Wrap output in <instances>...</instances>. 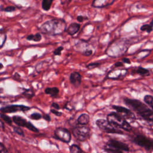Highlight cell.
<instances>
[{
	"label": "cell",
	"instance_id": "1",
	"mask_svg": "<svg viewBox=\"0 0 153 153\" xmlns=\"http://www.w3.org/2000/svg\"><path fill=\"white\" fill-rule=\"evenodd\" d=\"M123 100L126 105L136 112L143 120L148 122H152V109L149 108L147 105L138 99L125 97Z\"/></svg>",
	"mask_w": 153,
	"mask_h": 153
},
{
	"label": "cell",
	"instance_id": "2",
	"mask_svg": "<svg viewBox=\"0 0 153 153\" xmlns=\"http://www.w3.org/2000/svg\"><path fill=\"white\" fill-rule=\"evenodd\" d=\"M66 29V22L62 19H54L44 23L39 28L41 33L48 35H57L63 33Z\"/></svg>",
	"mask_w": 153,
	"mask_h": 153
},
{
	"label": "cell",
	"instance_id": "3",
	"mask_svg": "<svg viewBox=\"0 0 153 153\" xmlns=\"http://www.w3.org/2000/svg\"><path fill=\"white\" fill-rule=\"evenodd\" d=\"M106 118L108 121L121 129H123L126 131L132 130V127L129 123L117 112H112L108 114Z\"/></svg>",
	"mask_w": 153,
	"mask_h": 153
},
{
	"label": "cell",
	"instance_id": "4",
	"mask_svg": "<svg viewBox=\"0 0 153 153\" xmlns=\"http://www.w3.org/2000/svg\"><path fill=\"white\" fill-rule=\"evenodd\" d=\"M104 150L108 152L122 153L123 151L128 152L130 151L129 146L127 144L120 140L111 139L106 143Z\"/></svg>",
	"mask_w": 153,
	"mask_h": 153
},
{
	"label": "cell",
	"instance_id": "5",
	"mask_svg": "<svg viewBox=\"0 0 153 153\" xmlns=\"http://www.w3.org/2000/svg\"><path fill=\"white\" fill-rule=\"evenodd\" d=\"M97 126L103 131L107 133L123 134V131L121 128L114 126L113 124L105 119H98L96 121Z\"/></svg>",
	"mask_w": 153,
	"mask_h": 153
},
{
	"label": "cell",
	"instance_id": "6",
	"mask_svg": "<svg viewBox=\"0 0 153 153\" xmlns=\"http://www.w3.org/2000/svg\"><path fill=\"white\" fill-rule=\"evenodd\" d=\"M72 134L78 140L83 142L88 139L90 137V129L85 125L78 124L72 130Z\"/></svg>",
	"mask_w": 153,
	"mask_h": 153
},
{
	"label": "cell",
	"instance_id": "7",
	"mask_svg": "<svg viewBox=\"0 0 153 153\" xmlns=\"http://www.w3.org/2000/svg\"><path fill=\"white\" fill-rule=\"evenodd\" d=\"M132 141L137 145L144 148L146 151L152 149L153 142L149 138L140 134H136L132 139Z\"/></svg>",
	"mask_w": 153,
	"mask_h": 153
},
{
	"label": "cell",
	"instance_id": "8",
	"mask_svg": "<svg viewBox=\"0 0 153 153\" xmlns=\"http://www.w3.org/2000/svg\"><path fill=\"white\" fill-rule=\"evenodd\" d=\"M54 136L57 139L67 143L70 142L71 140V132L63 127H57L54 130Z\"/></svg>",
	"mask_w": 153,
	"mask_h": 153
},
{
	"label": "cell",
	"instance_id": "9",
	"mask_svg": "<svg viewBox=\"0 0 153 153\" xmlns=\"http://www.w3.org/2000/svg\"><path fill=\"white\" fill-rule=\"evenodd\" d=\"M112 108L114 109H115L118 114H119L121 117L124 118L126 120L130 119L132 121L136 120L135 115L130 109L118 105H112Z\"/></svg>",
	"mask_w": 153,
	"mask_h": 153
},
{
	"label": "cell",
	"instance_id": "10",
	"mask_svg": "<svg viewBox=\"0 0 153 153\" xmlns=\"http://www.w3.org/2000/svg\"><path fill=\"white\" fill-rule=\"evenodd\" d=\"M30 109V107L26 106L25 105H10L7 106L5 107H3L0 109V111L2 113H11L19 111H27Z\"/></svg>",
	"mask_w": 153,
	"mask_h": 153
},
{
	"label": "cell",
	"instance_id": "11",
	"mask_svg": "<svg viewBox=\"0 0 153 153\" xmlns=\"http://www.w3.org/2000/svg\"><path fill=\"white\" fill-rule=\"evenodd\" d=\"M81 75L77 72H72L69 76L71 83L75 87H78L81 84Z\"/></svg>",
	"mask_w": 153,
	"mask_h": 153
},
{
	"label": "cell",
	"instance_id": "12",
	"mask_svg": "<svg viewBox=\"0 0 153 153\" xmlns=\"http://www.w3.org/2000/svg\"><path fill=\"white\" fill-rule=\"evenodd\" d=\"M13 121L16 124L17 126L20 127H24L26 128H28L29 125L30 124V121H27L25 118L19 116H14L12 118Z\"/></svg>",
	"mask_w": 153,
	"mask_h": 153
},
{
	"label": "cell",
	"instance_id": "13",
	"mask_svg": "<svg viewBox=\"0 0 153 153\" xmlns=\"http://www.w3.org/2000/svg\"><path fill=\"white\" fill-rule=\"evenodd\" d=\"M80 29V25L77 23H71L68 27L66 29V32L69 35H74Z\"/></svg>",
	"mask_w": 153,
	"mask_h": 153
},
{
	"label": "cell",
	"instance_id": "14",
	"mask_svg": "<svg viewBox=\"0 0 153 153\" xmlns=\"http://www.w3.org/2000/svg\"><path fill=\"white\" fill-rule=\"evenodd\" d=\"M114 0H94L92 6L96 8H102L111 4Z\"/></svg>",
	"mask_w": 153,
	"mask_h": 153
},
{
	"label": "cell",
	"instance_id": "15",
	"mask_svg": "<svg viewBox=\"0 0 153 153\" xmlns=\"http://www.w3.org/2000/svg\"><path fill=\"white\" fill-rule=\"evenodd\" d=\"M90 121V117L87 114L83 113L77 118V123L81 125H86Z\"/></svg>",
	"mask_w": 153,
	"mask_h": 153
},
{
	"label": "cell",
	"instance_id": "16",
	"mask_svg": "<svg viewBox=\"0 0 153 153\" xmlns=\"http://www.w3.org/2000/svg\"><path fill=\"white\" fill-rule=\"evenodd\" d=\"M45 93L47 94H49L51 96H55L58 94L59 92V89L57 87H47L44 90Z\"/></svg>",
	"mask_w": 153,
	"mask_h": 153
},
{
	"label": "cell",
	"instance_id": "17",
	"mask_svg": "<svg viewBox=\"0 0 153 153\" xmlns=\"http://www.w3.org/2000/svg\"><path fill=\"white\" fill-rule=\"evenodd\" d=\"M135 73L140 75L142 76H148L150 75L149 71L146 68H142L141 66L138 67L135 71Z\"/></svg>",
	"mask_w": 153,
	"mask_h": 153
},
{
	"label": "cell",
	"instance_id": "18",
	"mask_svg": "<svg viewBox=\"0 0 153 153\" xmlns=\"http://www.w3.org/2000/svg\"><path fill=\"white\" fill-rule=\"evenodd\" d=\"M26 39L28 41H33L35 42H39L42 39V35L40 33H36L35 35L30 34L27 36Z\"/></svg>",
	"mask_w": 153,
	"mask_h": 153
},
{
	"label": "cell",
	"instance_id": "19",
	"mask_svg": "<svg viewBox=\"0 0 153 153\" xmlns=\"http://www.w3.org/2000/svg\"><path fill=\"white\" fill-rule=\"evenodd\" d=\"M53 0H42V8L45 11L50 10Z\"/></svg>",
	"mask_w": 153,
	"mask_h": 153
},
{
	"label": "cell",
	"instance_id": "20",
	"mask_svg": "<svg viewBox=\"0 0 153 153\" xmlns=\"http://www.w3.org/2000/svg\"><path fill=\"white\" fill-rule=\"evenodd\" d=\"M140 29L142 31H146L148 33H151L152 30V21L151 22L150 24L143 25Z\"/></svg>",
	"mask_w": 153,
	"mask_h": 153
},
{
	"label": "cell",
	"instance_id": "21",
	"mask_svg": "<svg viewBox=\"0 0 153 153\" xmlns=\"http://www.w3.org/2000/svg\"><path fill=\"white\" fill-rule=\"evenodd\" d=\"M143 100L144 102L151 108L152 109V102H153V97L151 95L146 94L143 97Z\"/></svg>",
	"mask_w": 153,
	"mask_h": 153
},
{
	"label": "cell",
	"instance_id": "22",
	"mask_svg": "<svg viewBox=\"0 0 153 153\" xmlns=\"http://www.w3.org/2000/svg\"><path fill=\"white\" fill-rule=\"evenodd\" d=\"M69 151L71 153H81L83 152L79 146L76 144H73L70 146Z\"/></svg>",
	"mask_w": 153,
	"mask_h": 153
},
{
	"label": "cell",
	"instance_id": "23",
	"mask_svg": "<svg viewBox=\"0 0 153 153\" xmlns=\"http://www.w3.org/2000/svg\"><path fill=\"white\" fill-rule=\"evenodd\" d=\"M23 94L25 97L30 99L33 96H34V92L32 89H25V91H23Z\"/></svg>",
	"mask_w": 153,
	"mask_h": 153
},
{
	"label": "cell",
	"instance_id": "24",
	"mask_svg": "<svg viewBox=\"0 0 153 153\" xmlns=\"http://www.w3.org/2000/svg\"><path fill=\"white\" fill-rule=\"evenodd\" d=\"M0 117L1 118L4 120L5 121V123H7L9 125H12V123H13V120H11V118L10 117H9L8 116L5 115V114H1L0 115Z\"/></svg>",
	"mask_w": 153,
	"mask_h": 153
},
{
	"label": "cell",
	"instance_id": "25",
	"mask_svg": "<svg viewBox=\"0 0 153 153\" xmlns=\"http://www.w3.org/2000/svg\"><path fill=\"white\" fill-rule=\"evenodd\" d=\"M100 65V63H98V62H92V63H89L88 65H87L86 66V67L88 69H94V68L99 67Z\"/></svg>",
	"mask_w": 153,
	"mask_h": 153
},
{
	"label": "cell",
	"instance_id": "26",
	"mask_svg": "<svg viewBox=\"0 0 153 153\" xmlns=\"http://www.w3.org/2000/svg\"><path fill=\"white\" fill-rule=\"evenodd\" d=\"M30 117L32 120H40L42 118V115L40 114L39 113H38V112H34V113H33L30 115Z\"/></svg>",
	"mask_w": 153,
	"mask_h": 153
},
{
	"label": "cell",
	"instance_id": "27",
	"mask_svg": "<svg viewBox=\"0 0 153 153\" xmlns=\"http://www.w3.org/2000/svg\"><path fill=\"white\" fill-rule=\"evenodd\" d=\"M63 50V47L62 46H59L57 48H56L53 51V54L54 56H60L62 54V51Z\"/></svg>",
	"mask_w": 153,
	"mask_h": 153
},
{
	"label": "cell",
	"instance_id": "28",
	"mask_svg": "<svg viewBox=\"0 0 153 153\" xmlns=\"http://www.w3.org/2000/svg\"><path fill=\"white\" fill-rule=\"evenodd\" d=\"M14 131L15 133H16L19 135L24 136L23 131V130L20 127H14Z\"/></svg>",
	"mask_w": 153,
	"mask_h": 153
},
{
	"label": "cell",
	"instance_id": "29",
	"mask_svg": "<svg viewBox=\"0 0 153 153\" xmlns=\"http://www.w3.org/2000/svg\"><path fill=\"white\" fill-rule=\"evenodd\" d=\"M92 53H93V51L91 50L86 49L82 52V54L84 56H89L92 54Z\"/></svg>",
	"mask_w": 153,
	"mask_h": 153
},
{
	"label": "cell",
	"instance_id": "30",
	"mask_svg": "<svg viewBox=\"0 0 153 153\" xmlns=\"http://www.w3.org/2000/svg\"><path fill=\"white\" fill-rule=\"evenodd\" d=\"M50 112H51V113H53V114H54L55 115L58 116V117H60V116H62V113L61 112H59V111H58L57 110L54 109H50Z\"/></svg>",
	"mask_w": 153,
	"mask_h": 153
},
{
	"label": "cell",
	"instance_id": "31",
	"mask_svg": "<svg viewBox=\"0 0 153 153\" xmlns=\"http://www.w3.org/2000/svg\"><path fill=\"white\" fill-rule=\"evenodd\" d=\"M15 10H16V8L14 7H13V6H9V7H6L4 9V11H6V12H11V11H15Z\"/></svg>",
	"mask_w": 153,
	"mask_h": 153
},
{
	"label": "cell",
	"instance_id": "32",
	"mask_svg": "<svg viewBox=\"0 0 153 153\" xmlns=\"http://www.w3.org/2000/svg\"><path fill=\"white\" fill-rule=\"evenodd\" d=\"M8 152V151L7 150L4 145L0 142V152L2 153V152Z\"/></svg>",
	"mask_w": 153,
	"mask_h": 153
},
{
	"label": "cell",
	"instance_id": "33",
	"mask_svg": "<svg viewBox=\"0 0 153 153\" xmlns=\"http://www.w3.org/2000/svg\"><path fill=\"white\" fill-rule=\"evenodd\" d=\"M42 118H43L45 121H47L48 122L51 121V117H50V115L48 114H45L43 115V116H42Z\"/></svg>",
	"mask_w": 153,
	"mask_h": 153
},
{
	"label": "cell",
	"instance_id": "34",
	"mask_svg": "<svg viewBox=\"0 0 153 153\" xmlns=\"http://www.w3.org/2000/svg\"><path fill=\"white\" fill-rule=\"evenodd\" d=\"M87 19V17H84L82 16H78L77 17H76V20L79 22H82L84 20Z\"/></svg>",
	"mask_w": 153,
	"mask_h": 153
},
{
	"label": "cell",
	"instance_id": "35",
	"mask_svg": "<svg viewBox=\"0 0 153 153\" xmlns=\"http://www.w3.org/2000/svg\"><path fill=\"white\" fill-rule=\"evenodd\" d=\"M51 106L53 109H56V110H59V109H60V106H59V104H58V103H55V102L52 103H51Z\"/></svg>",
	"mask_w": 153,
	"mask_h": 153
},
{
	"label": "cell",
	"instance_id": "36",
	"mask_svg": "<svg viewBox=\"0 0 153 153\" xmlns=\"http://www.w3.org/2000/svg\"><path fill=\"white\" fill-rule=\"evenodd\" d=\"M122 62L124 63H127V64H131V61L129 59L127 58V57H124L122 59Z\"/></svg>",
	"mask_w": 153,
	"mask_h": 153
},
{
	"label": "cell",
	"instance_id": "37",
	"mask_svg": "<svg viewBox=\"0 0 153 153\" xmlns=\"http://www.w3.org/2000/svg\"><path fill=\"white\" fill-rule=\"evenodd\" d=\"M114 66L115 67H120V66H123V63L122 62H117L115 63Z\"/></svg>",
	"mask_w": 153,
	"mask_h": 153
},
{
	"label": "cell",
	"instance_id": "38",
	"mask_svg": "<svg viewBox=\"0 0 153 153\" xmlns=\"http://www.w3.org/2000/svg\"><path fill=\"white\" fill-rule=\"evenodd\" d=\"M4 124L3 122L0 120V129H4Z\"/></svg>",
	"mask_w": 153,
	"mask_h": 153
},
{
	"label": "cell",
	"instance_id": "39",
	"mask_svg": "<svg viewBox=\"0 0 153 153\" xmlns=\"http://www.w3.org/2000/svg\"><path fill=\"white\" fill-rule=\"evenodd\" d=\"M2 68H3V65H2V64L0 63V69H1Z\"/></svg>",
	"mask_w": 153,
	"mask_h": 153
}]
</instances>
